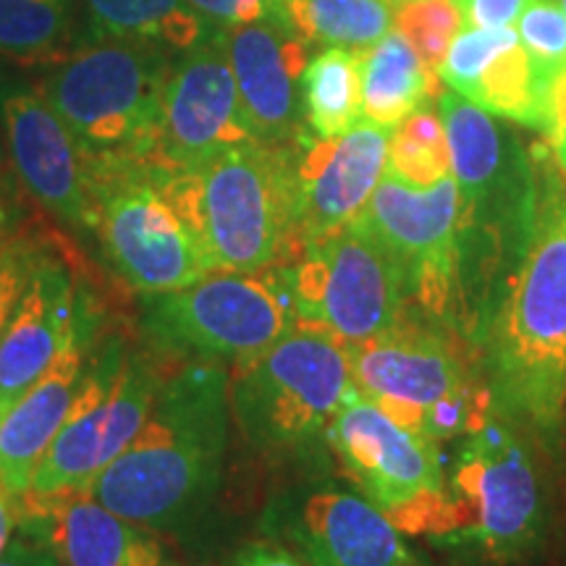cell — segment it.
I'll return each mask as SVG.
<instances>
[{"label":"cell","mask_w":566,"mask_h":566,"mask_svg":"<svg viewBox=\"0 0 566 566\" xmlns=\"http://www.w3.org/2000/svg\"><path fill=\"white\" fill-rule=\"evenodd\" d=\"M229 424L226 367H181L160 380L145 424L95 478L90 495L124 520L187 541L221 495Z\"/></svg>","instance_id":"obj_1"},{"label":"cell","mask_w":566,"mask_h":566,"mask_svg":"<svg viewBox=\"0 0 566 566\" xmlns=\"http://www.w3.org/2000/svg\"><path fill=\"white\" fill-rule=\"evenodd\" d=\"M533 163V242L478 352L495 415L558 454L566 409V192L543 153Z\"/></svg>","instance_id":"obj_2"},{"label":"cell","mask_w":566,"mask_h":566,"mask_svg":"<svg viewBox=\"0 0 566 566\" xmlns=\"http://www.w3.org/2000/svg\"><path fill=\"white\" fill-rule=\"evenodd\" d=\"M443 454L446 509L428 543L451 566H537L548 548V501L525 433L493 415Z\"/></svg>","instance_id":"obj_3"},{"label":"cell","mask_w":566,"mask_h":566,"mask_svg":"<svg viewBox=\"0 0 566 566\" xmlns=\"http://www.w3.org/2000/svg\"><path fill=\"white\" fill-rule=\"evenodd\" d=\"M163 189L208 254L212 273H258L304 252L296 145L247 142L200 171H160Z\"/></svg>","instance_id":"obj_4"},{"label":"cell","mask_w":566,"mask_h":566,"mask_svg":"<svg viewBox=\"0 0 566 566\" xmlns=\"http://www.w3.org/2000/svg\"><path fill=\"white\" fill-rule=\"evenodd\" d=\"M349 386L346 346L296 325L268 349L233 363L231 417L258 454L307 467L328 446L325 433Z\"/></svg>","instance_id":"obj_5"},{"label":"cell","mask_w":566,"mask_h":566,"mask_svg":"<svg viewBox=\"0 0 566 566\" xmlns=\"http://www.w3.org/2000/svg\"><path fill=\"white\" fill-rule=\"evenodd\" d=\"M168 71V51L158 42L103 38L66 55L42 84V95L84 158L155 163Z\"/></svg>","instance_id":"obj_6"},{"label":"cell","mask_w":566,"mask_h":566,"mask_svg":"<svg viewBox=\"0 0 566 566\" xmlns=\"http://www.w3.org/2000/svg\"><path fill=\"white\" fill-rule=\"evenodd\" d=\"M139 325L147 342L168 354L242 363L296 328L289 271H216L174 292L142 294Z\"/></svg>","instance_id":"obj_7"},{"label":"cell","mask_w":566,"mask_h":566,"mask_svg":"<svg viewBox=\"0 0 566 566\" xmlns=\"http://www.w3.org/2000/svg\"><path fill=\"white\" fill-rule=\"evenodd\" d=\"M103 250L139 294L174 292L212 273L208 254L168 200L155 163L137 158H84Z\"/></svg>","instance_id":"obj_8"},{"label":"cell","mask_w":566,"mask_h":566,"mask_svg":"<svg viewBox=\"0 0 566 566\" xmlns=\"http://www.w3.org/2000/svg\"><path fill=\"white\" fill-rule=\"evenodd\" d=\"M160 378L139 354L124 359L122 344L105 346L84 373V384L61 433L34 470L27 514H40L61 501L90 493L101 472L134 441L150 415Z\"/></svg>","instance_id":"obj_9"},{"label":"cell","mask_w":566,"mask_h":566,"mask_svg":"<svg viewBox=\"0 0 566 566\" xmlns=\"http://www.w3.org/2000/svg\"><path fill=\"white\" fill-rule=\"evenodd\" d=\"M286 271L296 325L344 346L386 334L405 317V273L357 218L310 242Z\"/></svg>","instance_id":"obj_10"},{"label":"cell","mask_w":566,"mask_h":566,"mask_svg":"<svg viewBox=\"0 0 566 566\" xmlns=\"http://www.w3.org/2000/svg\"><path fill=\"white\" fill-rule=\"evenodd\" d=\"M344 472L405 535L428 541L443 520L446 472L438 443L394 422L349 386L325 433Z\"/></svg>","instance_id":"obj_11"},{"label":"cell","mask_w":566,"mask_h":566,"mask_svg":"<svg viewBox=\"0 0 566 566\" xmlns=\"http://www.w3.org/2000/svg\"><path fill=\"white\" fill-rule=\"evenodd\" d=\"M263 530L307 566H433L378 506L328 472H304L279 488Z\"/></svg>","instance_id":"obj_12"},{"label":"cell","mask_w":566,"mask_h":566,"mask_svg":"<svg viewBox=\"0 0 566 566\" xmlns=\"http://www.w3.org/2000/svg\"><path fill=\"white\" fill-rule=\"evenodd\" d=\"M462 195L454 174L412 187L384 174L357 221L394 254L405 273L407 307L457 334V231Z\"/></svg>","instance_id":"obj_13"},{"label":"cell","mask_w":566,"mask_h":566,"mask_svg":"<svg viewBox=\"0 0 566 566\" xmlns=\"http://www.w3.org/2000/svg\"><path fill=\"white\" fill-rule=\"evenodd\" d=\"M226 34L229 30H216L171 63L160 101L155 166L195 174L218 153L258 142L247 124Z\"/></svg>","instance_id":"obj_14"},{"label":"cell","mask_w":566,"mask_h":566,"mask_svg":"<svg viewBox=\"0 0 566 566\" xmlns=\"http://www.w3.org/2000/svg\"><path fill=\"white\" fill-rule=\"evenodd\" d=\"M352 386L401 428L422 436V417L443 396L475 384L441 328L401 317L386 334L346 346Z\"/></svg>","instance_id":"obj_15"},{"label":"cell","mask_w":566,"mask_h":566,"mask_svg":"<svg viewBox=\"0 0 566 566\" xmlns=\"http://www.w3.org/2000/svg\"><path fill=\"white\" fill-rule=\"evenodd\" d=\"M87 302L69 265L53 254L34 252L24 292L0 331V417L74 346H87Z\"/></svg>","instance_id":"obj_16"},{"label":"cell","mask_w":566,"mask_h":566,"mask_svg":"<svg viewBox=\"0 0 566 566\" xmlns=\"http://www.w3.org/2000/svg\"><path fill=\"white\" fill-rule=\"evenodd\" d=\"M388 126L359 118L349 132L321 139L307 129L296 134L300 179V231L307 247L352 223L386 174Z\"/></svg>","instance_id":"obj_17"},{"label":"cell","mask_w":566,"mask_h":566,"mask_svg":"<svg viewBox=\"0 0 566 566\" xmlns=\"http://www.w3.org/2000/svg\"><path fill=\"white\" fill-rule=\"evenodd\" d=\"M3 132L21 184L51 216L71 229H92L87 163L66 124L42 92L11 87L0 97Z\"/></svg>","instance_id":"obj_18"},{"label":"cell","mask_w":566,"mask_h":566,"mask_svg":"<svg viewBox=\"0 0 566 566\" xmlns=\"http://www.w3.org/2000/svg\"><path fill=\"white\" fill-rule=\"evenodd\" d=\"M226 40L254 139L265 145H292L304 129L296 82L310 63V45L275 13L252 24L231 27Z\"/></svg>","instance_id":"obj_19"},{"label":"cell","mask_w":566,"mask_h":566,"mask_svg":"<svg viewBox=\"0 0 566 566\" xmlns=\"http://www.w3.org/2000/svg\"><path fill=\"white\" fill-rule=\"evenodd\" d=\"M84 373V346H74L0 417V488L13 501L30 493L34 470L76 407Z\"/></svg>","instance_id":"obj_20"},{"label":"cell","mask_w":566,"mask_h":566,"mask_svg":"<svg viewBox=\"0 0 566 566\" xmlns=\"http://www.w3.org/2000/svg\"><path fill=\"white\" fill-rule=\"evenodd\" d=\"M55 554L66 566H158L163 546L150 530L124 520L90 493L61 501L45 512Z\"/></svg>","instance_id":"obj_21"},{"label":"cell","mask_w":566,"mask_h":566,"mask_svg":"<svg viewBox=\"0 0 566 566\" xmlns=\"http://www.w3.org/2000/svg\"><path fill=\"white\" fill-rule=\"evenodd\" d=\"M363 69V118L373 124L399 126L415 111L438 101L441 76L424 66L399 30L359 53Z\"/></svg>","instance_id":"obj_22"},{"label":"cell","mask_w":566,"mask_h":566,"mask_svg":"<svg viewBox=\"0 0 566 566\" xmlns=\"http://www.w3.org/2000/svg\"><path fill=\"white\" fill-rule=\"evenodd\" d=\"M84 9L97 40H153L181 53L218 30L187 0H84Z\"/></svg>","instance_id":"obj_23"},{"label":"cell","mask_w":566,"mask_h":566,"mask_svg":"<svg viewBox=\"0 0 566 566\" xmlns=\"http://www.w3.org/2000/svg\"><path fill=\"white\" fill-rule=\"evenodd\" d=\"M551 84L554 82L541 74V69L530 59L522 42H512L504 51L495 53L488 61V66L480 71L467 101L480 105L491 116L509 118V122L548 137Z\"/></svg>","instance_id":"obj_24"},{"label":"cell","mask_w":566,"mask_h":566,"mask_svg":"<svg viewBox=\"0 0 566 566\" xmlns=\"http://www.w3.org/2000/svg\"><path fill=\"white\" fill-rule=\"evenodd\" d=\"M275 17L307 45L365 51L391 32L388 0H275Z\"/></svg>","instance_id":"obj_25"},{"label":"cell","mask_w":566,"mask_h":566,"mask_svg":"<svg viewBox=\"0 0 566 566\" xmlns=\"http://www.w3.org/2000/svg\"><path fill=\"white\" fill-rule=\"evenodd\" d=\"M359 53L352 48H328L304 69L302 118L304 129L315 137L334 139L363 118Z\"/></svg>","instance_id":"obj_26"},{"label":"cell","mask_w":566,"mask_h":566,"mask_svg":"<svg viewBox=\"0 0 566 566\" xmlns=\"http://www.w3.org/2000/svg\"><path fill=\"white\" fill-rule=\"evenodd\" d=\"M71 0H0V55L21 63L63 61L69 55Z\"/></svg>","instance_id":"obj_27"},{"label":"cell","mask_w":566,"mask_h":566,"mask_svg":"<svg viewBox=\"0 0 566 566\" xmlns=\"http://www.w3.org/2000/svg\"><path fill=\"white\" fill-rule=\"evenodd\" d=\"M386 174L412 187H433L451 176L449 139H446L441 113L433 105H424L399 126H394Z\"/></svg>","instance_id":"obj_28"},{"label":"cell","mask_w":566,"mask_h":566,"mask_svg":"<svg viewBox=\"0 0 566 566\" xmlns=\"http://www.w3.org/2000/svg\"><path fill=\"white\" fill-rule=\"evenodd\" d=\"M396 24L424 66L438 74L451 40L462 30V11L457 0H401Z\"/></svg>","instance_id":"obj_29"},{"label":"cell","mask_w":566,"mask_h":566,"mask_svg":"<svg viewBox=\"0 0 566 566\" xmlns=\"http://www.w3.org/2000/svg\"><path fill=\"white\" fill-rule=\"evenodd\" d=\"M512 42H516V32L512 27H495V30L462 27L457 38L451 40L449 53H446L441 69H438V76L451 90L467 97L470 90L475 87L480 71L488 66V61Z\"/></svg>","instance_id":"obj_30"},{"label":"cell","mask_w":566,"mask_h":566,"mask_svg":"<svg viewBox=\"0 0 566 566\" xmlns=\"http://www.w3.org/2000/svg\"><path fill=\"white\" fill-rule=\"evenodd\" d=\"M520 38L530 59L551 82L566 69V13L558 0H530L520 13Z\"/></svg>","instance_id":"obj_31"},{"label":"cell","mask_w":566,"mask_h":566,"mask_svg":"<svg viewBox=\"0 0 566 566\" xmlns=\"http://www.w3.org/2000/svg\"><path fill=\"white\" fill-rule=\"evenodd\" d=\"M0 566H61L42 516L30 514L21 522L19 535H13L9 548L0 554Z\"/></svg>","instance_id":"obj_32"},{"label":"cell","mask_w":566,"mask_h":566,"mask_svg":"<svg viewBox=\"0 0 566 566\" xmlns=\"http://www.w3.org/2000/svg\"><path fill=\"white\" fill-rule=\"evenodd\" d=\"M34 252H38V247L27 242V239H13V242L0 247V331L9 321L13 304L24 292L27 275H30L34 263Z\"/></svg>","instance_id":"obj_33"},{"label":"cell","mask_w":566,"mask_h":566,"mask_svg":"<svg viewBox=\"0 0 566 566\" xmlns=\"http://www.w3.org/2000/svg\"><path fill=\"white\" fill-rule=\"evenodd\" d=\"M462 11V27H512L530 0H457Z\"/></svg>","instance_id":"obj_34"},{"label":"cell","mask_w":566,"mask_h":566,"mask_svg":"<svg viewBox=\"0 0 566 566\" xmlns=\"http://www.w3.org/2000/svg\"><path fill=\"white\" fill-rule=\"evenodd\" d=\"M229 566H307L279 541H252L233 551Z\"/></svg>","instance_id":"obj_35"},{"label":"cell","mask_w":566,"mask_h":566,"mask_svg":"<svg viewBox=\"0 0 566 566\" xmlns=\"http://www.w3.org/2000/svg\"><path fill=\"white\" fill-rule=\"evenodd\" d=\"M551 129H548V142L551 150H554L558 171L566 176V69L556 76L554 84H551Z\"/></svg>","instance_id":"obj_36"},{"label":"cell","mask_w":566,"mask_h":566,"mask_svg":"<svg viewBox=\"0 0 566 566\" xmlns=\"http://www.w3.org/2000/svg\"><path fill=\"white\" fill-rule=\"evenodd\" d=\"M195 11H200L205 19L218 30H231L242 24V9L239 0H187Z\"/></svg>","instance_id":"obj_37"},{"label":"cell","mask_w":566,"mask_h":566,"mask_svg":"<svg viewBox=\"0 0 566 566\" xmlns=\"http://www.w3.org/2000/svg\"><path fill=\"white\" fill-rule=\"evenodd\" d=\"M11 501V495L0 488V554L9 548L13 530H17V512H13Z\"/></svg>","instance_id":"obj_38"},{"label":"cell","mask_w":566,"mask_h":566,"mask_svg":"<svg viewBox=\"0 0 566 566\" xmlns=\"http://www.w3.org/2000/svg\"><path fill=\"white\" fill-rule=\"evenodd\" d=\"M239 9H242V24H252V21L271 17L275 0H239Z\"/></svg>","instance_id":"obj_39"},{"label":"cell","mask_w":566,"mask_h":566,"mask_svg":"<svg viewBox=\"0 0 566 566\" xmlns=\"http://www.w3.org/2000/svg\"><path fill=\"white\" fill-rule=\"evenodd\" d=\"M6 223H9V212H6V208H3V202H0V231L6 229Z\"/></svg>","instance_id":"obj_40"},{"label":"cell","mask_w":566,"mask_h":566,"mask_svg":"<svg viewBox=\"0 0 566 566\" xmlns=\"http://www.w3.org/2000/svg\"><path fill=\"white\" fill-rule=\"evenodd\" d=\"M564 446H566V409H564Z\"/></svg>","instance_id":"obj_41"},{"label":"cell","mask_w":566,"mask_h":566,"mask_svg":"<svg viewBox=\"0 0 566 566\" xmlns=\"http://www.w3.org/2000/svg\"><path fill=\"white\" fill-rule=\"evenodd\" d=\"M558 3H562V9H564V13H566V0H558Z\"/></svg>","instance_id":"obj_42"},{"label":"cell","mask_w":566,"mask_h":566,"mask_svg":"<svg viewBox=\"0 0 566 566\" xmlns=\"http://www.w3.org/2000/svg\"><path fill=\"white\" fill-rule=\"evenodd\" d=\"M158 566H176V564H166V562H163V564H158Z\"/></svg>","instance_id":"obj_43"},{"label":"cell","mask_w":566,"mask_h":566,"mask_svg":"<svg viewBox=\"0 0 566 566\" xmlns=\"http://www.w3.org/2000/svg\"><path fill=\"white\" fill-rule=\"evenodd\" d=\"M394 3H401V0H394Z\"/></svg>","instance_id":"obj_44"}]
</instances>
